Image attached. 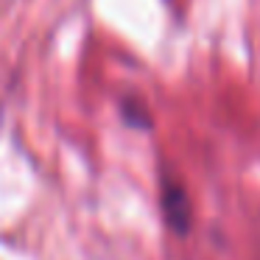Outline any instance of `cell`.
I'll return each mask as SVG.
<instances>
[{
    "label": "cell",
    "instance_id": "obj_1",
    "mask_svg": "<svg viewBox=\"0 0 260 260\" xmlns=\"http://www.w3.org/2000/svg\"><path fill=\"white\" fill-rule=\"evenodd\" d=\"M162 210H165L171 230L185 235L187 226H190V202H187V193L182 190V185L176 179L162 182Z\"/></svg>",
    "mask_w": 260,
    "mask_h": 260
}]
</instances>
